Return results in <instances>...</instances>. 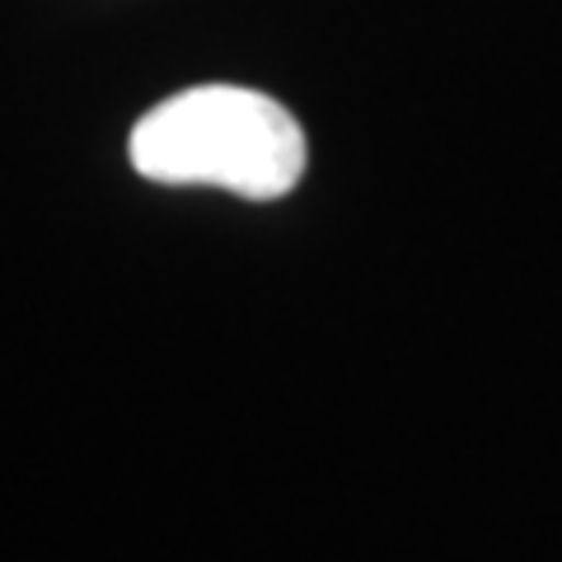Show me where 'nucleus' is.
Here are the masks:
<instances>
[{"mask_svg":"<svg viewBox=\"0 0 562 562\" xmlns=\"http://www.w3.org/2000/svg\"><path fill=\"white\" fill-rule=\"evenodd\" d=\"M132 169L150 183L225 188L277 202L305 173V132L291 109L244 85H192L132 127Z\"/></svg>","mask_w":562,"mask_h":562,"instance_id":"nucleus-1","label":"nucleus"}]
</instances>
